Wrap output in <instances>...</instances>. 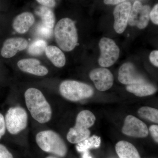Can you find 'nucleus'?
<instances>
[{
  "label": "nucleus",
  "mask_w": 158,
  "mask_h": 158,
  "mask_svg": "<svg viewBox=\"0 0 158 158\" xmlns=\"http://www.w3.org/2000/svg\"><path fill=\"white\" fill-rule=\"evenodd\" d=\"M6 130L5 117L2 113H0V139L6 134Z\"/></svg>",
  "instance_id": "26"
},
{
  "label": "nucleus",
  "mask_w": 158,
  "mask_h": 158,
  "mask_svg": "<svg viewBox=\"0 0 158 158\" xmlns=\"http://www.w3.org/2000/svg\"><path fill=\"white\" fill-rule=\"evenodd\" d=\"M126 89L129 92L140 97L152 95L157 91L156 88L148 82L127 85Z\"/></svg>",
  "instance_id": "16"
},
{
  "label": "nucleus",
  "mask_w": 158,
  "mask_h": 158,
  "mask_svg": "<svg viewBox=\"0 0 158 158\" xmlns=\"http://www.w3.org/2000/svg\"><path fill=\"white\" fill-rule=\"evenodd\" d=\"M6 129L12 135H16L25 129L28 124L27 113L20 106L9 108L5 116Z\"/></svg>",
  "instance_id": "6"
},
{
  "label": "nucleus",
  "mask_w": 158,
  "mask_h": 158,
  "mask_svg": "<svg viewBox=\"0 0 158 158\" xmlns=\"http://www.w3.org/2000/svg\"><path fill=\"white\" fill-rule=\"evenodd\" d=\"M122 131L124 135L135 138H145L149 134L147 125L139 118L132 115H128L126 117Z\"/></svg>",
  "instance_id": "9"
},
{
  "label": "nucleus",
  "mask_w": 158,
  "mask_h": 158,
  "mask_svg": "<svg viewBox=\"0 0 158 158\" xmlns=\"http://www.w3.org/2000/svg\"><path fill=\"white\" fill-rule=\"evenodd\" d=\"M59 90L63 98L72 102L89 98L94 94L93 88L90 85L73 80H67L62 82Z\"/></svg>",
  "instance_id": "5"
},
{
  "label": "nucleus",
  "mask_w": 158,
  "mask_h": 158,
  "mask_svg": "<svg viewBox=\"0 0 158 158\" xmlns=\"http://www.w3.org/2000/svg\"><path fill=\"white\" fill-rule=\"evenodd\" d=\"M0 158H14L7 148L2 144H0Z\"/></svg>",
  "instance_id": "25"
},
{
  "label": "nucleus",
  "mask_w": 158,
  "mask_h": 158,
  "mask_svg": "<svg viewBox=\"0 0 158 158\" xmlns=\"http://www.w3.org/2000/svg\"><path fill=\"white\" fill-rule=\"evenodd\" d=\"M115 148L119 158H141L136 148L128 141H119Z\"/></svg>",
  "instance_id": "17"
},
{
  "label": "nucleus",
  "mask_w": 158,
  "mask_h": 158,
  "mask_svg": "<svg viewBox=\"0 0 158 158\" xmlns=\"http://www.w3.org/2000/svg\"><path fill=\"white\" fill-rule=\"evenodd\" d=\"M45 52L47 57L56 67L61 68L65 65V55L59 48L55 46H48L46 48Z\"/></svg>",
  "instance_id": "18"
},
{
  "label": "nucleus",
  "mask_w": 158,
  "mask_h": 158,
  "mask_svg": "<svg viewBox=\"0 0 158 158\" xmlns=\"http://www.w3.org/2000/svg\"><path fill=\"white\" fill-rule=\"evenodd\" d=\"M36 13L41 18L42 24L45 27L49 28L52 29L54 27L55 23V16L53 11L51 10L50 8L44 6H41Z\"/></svg>",
  "instance_id": "19"
},
{
  "label": "nucleus",
  "mask_w": 158,
  "mask_h": 158,
  "mask_svg": "<svg viewBox=\"0 0 158 158\" xmlns=\"http://www.w3.org/2000/svg\"><path fill=\"white\" fill-rule=\"evenodd\" d=\"M149 18L155 24L158 25V5L155 6L152 10L150 11L149 14Z\"/></svg>",
  "instance_id": "24"
},
{
  "label": "nucleus",
  "mask_w": 158,
  "mask_h": 158,
  "mask_svg": "<svg viewBox=\"0 0 158 158\" xmlns=\"http://www.w3.org/2000/svg\"><path fill=\"white\" fill-rule=\"evenodd\" d=\"M118 80L122 84L127 85L148 82L130 62L124 63L121 65L118 70Z\"/></svg>",
  "instance_id": "11"
},
{
  "label": "nucleus",
  "mask_w": 158,
  "mask_h": 158,
  "mask_svg": "<svg viewBox=\"0 0 158 158\" xmlns=\"http://www.w3.org/2000/svg\"><path fill=\"white\" fill-rule=\"evenodd\" d=\"M101 55L98 63L103 67H108L113 65L119 56V48L113 40L107 37H103L99 43Z\"/></svg>",
  "instance_id": "7"
},
{
  "label": "nucleus",
  "mask_w": 158,
  "mask_h": 158,
  "mask_svg": "<svg viewBox=\"0 0 158 158\" xmlns=\"http://www.w3.org/2000/svg\"><path fill=\"white\" fill-rule=\"evenodd\" d=\"M17 65L19 69L24 72L37 76H44L48 73L47 68L41 65L40 61L37 59H21L18 62Z\"/></svg>",
  "instance_id": "14"
},
{
  "label": "nucleus",
  "mask_w": 158,
  "mask_h": 158,
  "mask_svg": "<svg viewBox=\"0 0 158 158\" xmlns=\"http://www.w3.org/2000/svg\"><path fill=\"white\" fill-rule=\"evenodd\" d=\"M46 158H56V157H53V156H48V157H47Z\"/></svg>",
  "instance_id": "32"
},
{
  "label": "nucleus",
  "mask_w": 158,
  "mask_h": 158,
  "mask_svg": "<svg viewBox=\"0 0 158 158\" xmlns=\"http://www.w3.org/2000/svg\"><path fill=\"white\" fill-rule=\"evenodd\" d=\"M101 142L100 137L94 135L78 143L77 149L79 152L83 153L90 149L98 148L100 146Z\"/></svg>",
  "instance_id": "20"
},
{
  "label": "nucleus",
  "mask_w": 158,
  "mask_h": 158,
  "mask_svg": "<svg viewBox=\"0 0 158 158\" xmlns=\"http://www.w3.org/2000/svg\"><path fill=\"white\" fill-rule=\"evenodd\" d=\"M126 0H104V2L106 5H116L125 2Z\"/></svg>",
  "instance_id": "30"
},
{
  "label": "nucleus",
  "mask_w": 158,
  "mask_h": 158,
  "mask_svg": "<svg viewBox=\"0 0 158 158\" xmlns=\"http://www.w3.org/2000/svg\"><path fill=\"white\" fill-rule=\"evenodd\" d=\"M35 18L29 12H24L19 15L15 18L13 23L15 31L19 34H24L27 32L34 24Z\"/></svg>",
  "instance_id": "15"
},
{
  "label": "nucleus",
  "mask_w": 158,
  "mask_h": 158,
  "mask_svg": "<svg viewBox=\"0 0 158 158\" xmlns=\"http://www.w3.org/2000/svg\"><path fill=\"white\" fill-rule=\"evenodd\" d=\"M139 116L155 123H158V110L148 106L142 107L138 111Z\"/></svg>",
  "instance_id": "21"
},
{
  "label": "nucleus",
  "mask_w": 158,
  "mask_h": 158,
  "mask_svg": "<svg viewBox=\"0 0 158 158\" xmlns=\"http://www.w3.org/2000/svg\"><path fill=\"white\" fill-rule=\"evenodd\" d=\"M56 41L60 48L65 52H70L77 45L78 37L73 21L68 18L58 22L55 29Z\"/></svg>",
  "instance_id": "2"
},
{
  "label": "nucleus",
  "mask_w": 158,
  "mask_h": 158,
  "mask_svg": "<svg viewBox=\"0 0 158 158\" xmlns=\"http://www.w3.org/2000/svg\"><path fill=\"white\" fill-rule=\"evenodd\" d=\"M28 42L21 37L11 38L6 40L3 44L1 55L5 58L13 57L18 52L24 50L27 47Z\"/></svg>",
  "instance_id": "13"
},
{
  "label": "nucleus",
  "mask_w": 158,
  "mask_h": 158,
  "mask_svg": "<svg viewBox=\"0 0 158 158\" xmlns=\"http://www.w3.org/2000/svg\"><path fill=\"white\" fill-rule=\"evenodd\" d=\"M47 47V43L45 40L42 39L37 40L29 46L28 52L32 56H40L45 52Z\"/></svg>",
  "instance_id": "22"
},
{
  "label": "nucleus",
  "mask_w": 158,
  "mask_h": 158,
  "mask_svg": "<svg viewBox=\"0 0 158 158\" xmlns=\"http://www.w3.org/2000/svg\"><path fill=\"white\" fill-rule=\"evenodd\" d=\"M131 7L129 2H124L115 7L113 11L114 28L118 34L123 33L126 28Z\"/></svg>",
  "instance_id": "12"
},
{
  "label": "nucleus",
  "mask_w": 158,
  "mask_h": 158,
  "mask_svg": "<svg viewBox=\"0 0 158 158\" xmlns=\"http://www.w3.org/2000/svg\"><path fill=\"white\" fill-rule=\"evenodd\" d=\"M36 1L42 6L49 8H54L56 5L55 0H36Z\"/></svg>",
  "instance_id": "28"
},
{
  "label": "nucleus",
  "mask_w": 158,
  "mask_h": 158,
  "mask_svg": "<svg viewBox=\"0 0 158 158\" xmlns=\"http://www.w3.org/2000/svg\"><path fill=\"white\" fill-rule=\"evenodd\" d=\"M149 60L153 65L158 66V51L155 50L151 52L149 56Z\"/></svg>",
  "instance_id": "29"
},
{
  "label": "nucleus",
  "mask_w": 158,
  "mask_h": 158,
  "mask_svg": "<svg viewBox=\"0 0 158 158\" xmlns=\"http://www.w3.org/2000/svg\"><path fill=\"white\" fill-rule=\"evenodd\" d=\"M37 145L45 152L60 157H64L67 148L64 140L58 133L52 130H45L37 133L36 136Z\"/></svg>",
  "instance_id": "4"
},
{
  "label": "nucleus",
  "mask_w": 158,
  "mask_h": 158,
  "mask_svg": "<svg viewBox=\"0 0 158 158\" xmlns=\"http://www.w3.org/2000/svg\"><path fill=\"white\" fill-rule=\"evenodd\" d=\"M150 11L149 6H143L140 2L136 1L131 7L128 23L139 29L145 28L149 22Z\"/></svg>",
  "instance_id": "8"
},
{
  "label": "nucleus",
  "mask_w": 158,
  "mask_h": 158,
  "mask_svg": "<svg viewBox=\"0 0 158 158\" xmlns=\"http://www.w3.org/2000/svg\"><path fill=\"white\" fill-rule=\"evenodd\" d=\"M24 97L27 108L35 120L44 124L51 120L52 108L40 90L34 88H29L25 92Z\"/></svg>",
  "instance_id": "1"
},
{
  "label": "nucleus",
  "mask_w": 158,
  "mask_h": 158,
  "mask_svg": "<svg viewBox=\"0 0 158 158\" xmlns=\"http://www.w3.org/2000/svg\"><path fill=\"white\" fill-rule=\"evenodd\" d=\"M89 77L94 83L95 88L101 91H105L112 88L114 77L110 70L104 68L94 69L91 71Z\"/></svg>",
  "instance_id": "10"
},
{
  "label": "nucleus",
  "mask_w": 158,
  "mask_h": 158,
  "mask_svg": "<svg viewBox=\"0 0 158 158\" xmlns=\"http://www.w3.org/2000/svg\"><path fill=\"white\" fill-rule=\"evenodd\" d=\"M82 158H92L89 154V151H88L85 152H83L82 155Z\"/></svg>",
  "instance_id": "31"
},
{
  "label": "nucleus",
  "mask_w": 158,
  "mask_h": 158,
  "mask_svg": "<svg viewBox=\"0 0 158 158\" xmlns=\"http://www.w3.org/2000/svg\"><path fill=\"white\" fill-rule=\"evenodd\" d=\"M96 117L92 112L84 110L78 113L73 127L71 128L67 135V140L72 144H78L90 137L89 128L94 124Z\"/></svg>",
  "instance_id": "3"
},
{
  "label": "nucleus",
  "mask_w": 158,
  "mask_h": 158,
  "mask_svg": "<svg viewBox=\"0 0 158 158\" xmlns=\"http://www.w3.org/2000/svg\"><path fill=\"white\" fill-rule=\"evenodd\" d=\"M37 32L38 35L42 38L50 39L52 35L53 29L49 28L41 23L37 26Z\"/></svg>",
  "instance_id": "23"
},
{
  "label": "nucleus",
  "mask_w": 158,
  "mask_h": 158,
  "mask_svg": "<svg viewBox=\"0 0 158 158\" xmlns=\"http://www.w3.org/2000/svg\"><path fill=\"white\" fill-rule=\"evenodd\" d=\"M149 131L152 138L156 142H158V126L156 125H153L149 127Z\"/></svg>",
  "instance_id": "27"
}]
</instances>
